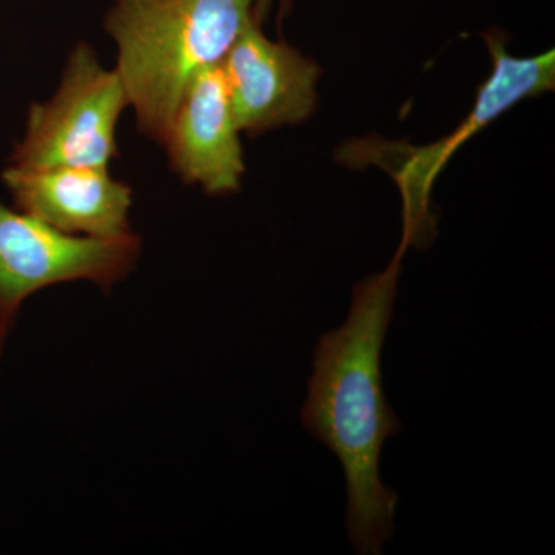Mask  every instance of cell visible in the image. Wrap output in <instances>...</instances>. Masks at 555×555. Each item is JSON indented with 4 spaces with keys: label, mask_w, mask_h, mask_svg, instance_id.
Masks as SVG:
<instances>
[{
    "label": "cell",
    "mask_w": 555,
    "mask_h": 555,
    "mask_svg": "<svg viewBox=\"0 0 555 555\" xmlns=\"http://www.w3.org/2000/svg\"><path fill=\"white\" fill-rule=\"evenodd\" d=\"M406 246L382 273L353 287L341 327L313 352L302 426L338 456L347 485V534L357 554L379 555L393 535L398 495L379 480L387 438L403 430L383 390L382 353Z\"/></svg>",
    "instance_id": "cell-1"
},
{
    "label": "cell",
    "mask_w": 555,
    "mask_h": 555,
    "mask_svg": "<svg viewBox=\"0 0 555 555\" xmlns=\"http://www.w3.org/2000/svg\"><path fill=\"white\" fill-rule=\"evenodd\" d=\"M251 21L255 0H113L104 28L142 134L160 144L189 83L221 65Z\"/></svg>",
    "instance_id": "cell-2"
},
{
    "label": "cell",
    "mask_w": 555,
    "mask_h": 555,
    "mask_svg": "<svg viewBox=\"0 0 555 555\" xmlns=\"http://www.w3.org/2000/svg\"><path fill=\"white\" fill-rule=\"evenodd\" d=\"M486 46L492 54V75L480 87L473 112L466 116L459 129L449 137L426 147H406L404 144H385L390 153L377 142H358L346 150L349 163H369L385 167L404 201V230L401 244L425 247L436 235V219L429 214V192L438 171L454 155L456 149L499 118L507 108L526 98L537 96L554 89L555 54L546 51L534 57H514L506 51L499 33L485 36Z\"/></svg>",
    "instance_id": "cell-3"
},
{
    "label": "cell",
    "mask_w": 555,
    "mask_h": 555,
    "mask_svg": "<svg viewBox=\"0 0 555 555\" xmlns=\"http://www.w3.org/2000/svg\"><path fill=\"white\" fill-rule=\"evenodd\" d=\"M126 107L129 98L116 68L102 67L89 43H78L53 98L31 105L10 166L108 169L118 156L116 129Z\"/></svg>",
    "instance_id": "cell-4"
},
{
    "label": "cell",
    "mask_w": 555,
    "mask_h": 555,
    "mask_svg": "<svg viewBox=\"0 0 555 555\" xmlns=\"http://www.w3.org/2000/svg\"><path fill=\"white\" fill-rule=\"evenodd\" d=\"M141 238L67 235L0 203V357L21 306L36 292L72 281L112 291L137 268Z\"/></svg>",
    "instance_id": "cell-5"
},
{
    "label": "cell",
    "mask_w": 555,
    "mask_h": 555,
    "mask_svg": "<svg viewBox=\"0 0 555 555\" xmlns=\"http://www.w3.org/2000/svg\"><path fill=\"white\" fill-rule=\"evenodd\" d=\"M221 69L236 124L248 134L302 122L317 107L320 67L286 42L270 40L257 21L248 22Z\"/></svg>",
    "instance_id": "cell-6"
},
{
    "label": "cell",
    "mask_w": 555,
    "mask_h": 555,
    "mask_svg": "<svg viewBox=\"0 0 555 555\" xmlns=\"http://www.w3.org/2000/svg\"><path fill=\"white\" fill-rule=\"evenodd\" d=\"M221 65L204 68L189 83L164 134L171 169L208 195L238 192L243 144Z\"/></svg>",
    "instance_id": "cell-7"
},
{
    "label": "cell",
    "mask_w": 555,
    "mask_h": 555,
    "mask_svg": "<svg viewBox=\"0 0 555 555\" xmlns=\"http://www.w3.org/2000/svg\"><path fill=\"white\" fill-rule=\"evenodd\" d=\"M2 181L14 207L57 232L113 238L130 230L133 192L102 167L10 166Z\"/></svg>",
    "instance_id": "cell-8"
},
{
    "label": "cell",
    "mask_w": 555,
    "mask_h": 555,
    "mask_svg": "<svg viewBox=\"0 0 555 555\" xmlns=\"http://www.w3.org/2000/svg\"><path fill=\"white\" fill-rule=\"evenodd\" d=\"M273 0H255V20L262 24L268 17Z\"/></svg>",
    "instance_id": "cell-9"
}]
</instances>
